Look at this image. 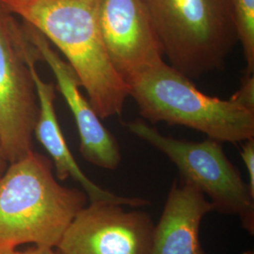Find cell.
<instances>
[{
  "label": "cell",
  "mask_w": 254,
  "mask_h": 254,
  "mask_svg": "<svg viewBox=\"0 0 254 254\" xmlns=\"http://www.w3.org/2000/svg\"><path fill=\"white\" fill-rule=\"evenodd\" d=\"M24 27L0 3V147L8 164L32 151L39 103Z\"/></svg>",
  "instance_id": "6"
},
{
  "label": "cell",
  "mask_w": 254,
  "mask_h": 254,
  "mask_svg": "<svg viewBox=\"0 0 254 254\" xmlns=\"http://www.w3.org/2000/svg\"><path fill=\"white\" fill-rule=\"evenodd\" d=\"M154 223L143 210L90 203L74 217L56 246L60 254H150Z\"/></svg>",
  "instance_id": "7"
},
{
  "label": "cell",
  "mask_w": 254,
  "mask_h": 254,
  "mask_svg": "<svg viewBox=\"0 0 254 254\" xmlns=\"http://www.w3.org/2000/svg\"><path fill=\"white\" fill-rule=\"evenodd\" d=\"M52 162L31 151L8 165L0 177V249L22 244L56 248L77 213L84 191L62 186Z\"/></svg>",
  "instance_id": "2"
},
{
  "label": "cell",
  "mask_w": 254,
  "mask_h": 254,
  "mask_svg": "<svg viewBox=\"0 0 254 254\" xmlns=\"http://www.w3.org/2000/svg\"><path fill=\"white\" fill-rule=\"evenodd\" d=\"M170 65L190 80L221 69L238 43L234 0H143Z\"/></svg>",
  "instance_id": "4"
},
{
  "label": "cell",
  "mask_w": 254,
  "mask_h": 254,
  "mask_svg": "<svg viewBox=\"0 0 254 254\" xmlns=\"http://www.w3.org/2000/svg\"><path fill=\"white\" fill-rule=\"evenodd\" d=\"M238 43L244 53L247 72L254 73V0H234Z\"/></svg>",
  "instance_id": "12"
},
{
  "label": "cell",
  "mask_w": 254,
  "mask_h": 254,
  "mask_svg": "<svg viewBox=\"0 0 254 254\" xmlns=\"http://www.w3.org/2000/svg\"><path fill=\"white\" fill-rule=\"evenodd\" d=\"M8 165H9V164L6 161V159L4 158L3 154H2V151H1V147H0V177H1V175L4 173V172L6 171Z\"/></svg>",
  "instance_id": "16"
},
{
  "label": "cell",
  "mask_w": 254,
  "mask_h": 254,
  "mask_svg": "<svg viewBox=\"0 0 254 254\" xmlns=\"http://www.w3.org/2000/svg\"><path fill=\"white\" fill-rule=\"evenodd\" d=\"M25 53L39 103V113L33 134L50 155L58 180L65 181L68 178H72L73 181L77 182L91 203H112L135 208L150 205V200L135 197H123L106 190L82 172L67 145L58 122L55 109L56 86L53 83L44 81L37 72L35 64L37 61L41 60L36 49L29 41H27Z\"/></svg>",
  "instance_id": "10"
},
{
  "label": "cell",
  "mask_w": 254,
  "mask_h": 254,
  "mask_svg": "<svg viewBox=\"0 0 254 254\" xmlns=\"http://www.w3.org/2000/svg\"><path fill=\"white\" fill-rule=\"evenodd\" d=\"M27 39L35 47L40 60L46 62L54 73L57 88L73 114L80 139L82 156L99 168L114 171L122 161L117 139L106 127L81 92L77 74L65 60L55 51L52 45L36 28L23 25Z\"/></svg>",
  "instance_id": "9"
},
{
  "label": "cell",
  "mask_w": 254,
  "mask_h": 254,
  "mask_svg": "<svg viewBox=\"0 0 254 254\" xmlns=\"http://www.w3.org/2000/svg\"><path fill=\"white\" fill-rule=\"evenodd\" d=\"M242 254H254V251H247L244 252Z\"/></svg>",
  "instance_id": "18"
},
{
  "label": "cell",
  "mask_w": 254,
  "mask_h": 254,
  "mask_svg": "<svg viewBox=\"0 0 254 254\" xmlns=\"http://www.w3.org/2000/svg\"><path fill=\"white\" fill-rule=\"evenodd\" d=\"M129 96L149 122L197 130L219 142L241 143L254 137V109L201 92L192 80L162 62L127 83Z\"/></svg>",
  "instance_id": "3"
},
{
  "label": "cell",
  "mask_w": 254,
  "mask_h": 254,
  "mask_svg": "<svg viewBox=\"0 0 254 254\" xmlns=\"http://www.w3.org/2000/svg\"><path fill=\"white\" fill-rule=\"evenodd\" d=\"M215 211L205 195L189 183L177 180L168 194L157 224L150 254H201L200 227L202 218Z\"/></svg>",
  "instance_id": "11"
},
{
  "label": "cell",
  "mask_w": 254,
  "mask_h": 254,
  "mask_svg": "<svg viewBox=\"0 0 254 254\" xmlns=\"http://www.w3.org/2000/svg\"><path fill=\"white\" fill-rule=\"evenodd\" d=\"M0 254H21L15 249H0Z\"/></svg>",
  "instance_id": "17"
},
{
  "label": "cell",
  "mask_w": 254,
  "mask_h": 254,
  "mask_svg": "<svg viewBox=\"0 0 254 254\" xmlns=\"http://www.w3.org/2000/svg\"><path fill=\"white\" fill-rule=\"evenodd\" d=\"M128 130L166 154L178 169L182 182L200 190L215 211L237 216L250 234L254 232V197L239 170L213 138L195 142L164 136L141 120L127 123Z\"/></svg>",
  "instance_id": "5"
},
{
  "label": "cell",
  "mask_w": 254,
  "mask_h": 254,
  "mask_svg": "<svg viewBox=\"0 0 254 254\" xmlns=\"http://www.w3.org/2000/svg\"><path fill=\"white\" fill-rule=\"evenodd\" d=\"M21 254H60L57 251H55L53 247L49 246L35 245L32 248H29Z\"/></svg>",
  "instance_id": "15"
},
{
  "label": "cell",
  "mask_w": 254,
  "mask_h": 254,
  "mask_svg": "<svg viewBox=\"0 0 254 254\" xmlns=\"http://www.w3.org/2000/svg\"><path fill=\"white\" fill-rule=\"evenodd\" d=\"M243 104L249 109H254V73L246 72L241 80L240 88L232 96Z\"/></svg>",
  "instance_id": "13"
},
{
  "label": "cell",
  "mask_w": 254,
  "mask_h": 254,
  "mask_svg": "<svg viewBox=\"0 0 254 254\" xmlns=\"http://www.w3.org/2000/svg\"><path fill=\"white\" fill-rule=\"evenodd\" d=\"M65 57L100 119L120 116L129 96L101 32V0H0Z\"/></svg>",
  "instance_id": "1"
},
{
  "label": "cell",
  "mask_w": 254,
  "mask_h": 254,
  "mask_svg": "<svg viewBox=\"0 0 254 254\" xmlns=\"http://www.w3.org/2000/svg\"><path fill=\"white\" fill-rule=\"evenodd\" d=\"M241 157L244 161L249 175V189L254 197V137L244 141L241 150Z\"/></svg>",
  "instance_id": "14"
},
{
  "label": "cell",
  "mask_w": 254,
  "mask_h": 254,
  "mask_svg": "<svg viewBox=\"0 0 254 254\" xmlns=\"http://www.w3.org/2000/svg\"><path fill=\"white\" fill-rule=\"evenodd\" d=\"M100 26L111 64L127 85L164 62L143 0H101Z\"/></svg>",
  "instance_id": "8"
},
{
  "label": "cell",
  "mask_w": 254,
  "mask_h": 254,
  "mask_svg": "<svg viewBox=\"0 0 254 254\" xmlns=\"http://www.w3.org/2000/svg\"><path fill=\"white\" fill-rule=\"evenodd\" d=\"M206 254V253H205V252H204V251H203V252H202V254Z\"/></svg>",
  "instance_id": "19"
}]
</instances>
